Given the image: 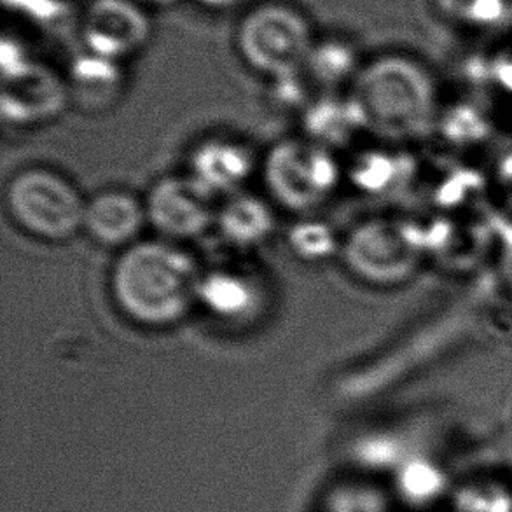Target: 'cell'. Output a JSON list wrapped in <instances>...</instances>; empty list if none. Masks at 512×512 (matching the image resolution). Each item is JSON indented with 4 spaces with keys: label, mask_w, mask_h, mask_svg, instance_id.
Masks as SVG:
<instances>
[{
    "label": "cell",
    "mask_w": 512,
    "mask_h": 512,
    "mask_svg": "<svg viewBox=\"0 0 512 512\" xmlns=\"http://www.w3.org/2000/svg\"><path fill=\"white\" fill-rule=\"evenodd\" d=\"M146 221V205L135 196L109 191L88 201L84 229L107 247H130Z\"/></svg>",
    "instance_id": "9"
},
{
    "label": "cell",
    "mask_w": 512,
    "mask_h": 512,
    "mask_svg": "<svg viewBox=\"0 0 512 512\" xmlns=\"http://www.w3.org/2000/svg\"><path fill=\"white\" fill-rule=\"evenodd\" d=\"M198 301L221 319H240L254 308L256 292L242 275L215 270L201 277Z\"/></svg>",
    "instance_id": "13"
},
{
    "label": "cell",
    "mask_w": 512,
    "mask_h": 512,
    "mask_svg": "<svg viewBox=\"0 0 512 512\" xmlns=\"http://www.w3.org/2000/svg\"><path fill=\"white\" fill-rule=\"evenodd\" d=\"M76 93L83 102L100 105L109 102L112 91L118 88V74L111 65L100 62H83L74 72Z\"/></svg>",
    "instance_id": "15"
},
{
    "label": "cell",
    "mask_w": 512,
    "mask_h": 512,
    "mask_svg": "<svg viewBox=\"0 0 512 512\" xmlns=\"http://www.w3.org/2000/svg\"><path fill=\"white\" fill-rule=\"evenodd\" d=\"M264 180L280 205L310 210L334 193L340 182V165L333 151L312 140H282L266 156Z\"/></svg>",
    "instance_id": "4"
},
{
    "label": "cell",
    "mask_w": 512,
    "mask_h": 512,
    "mask_svg": "<svg viewBox=\"0 0 512 512\" xmlns=\"http://www.w3.org/2000/svg\"><path fill=\"white\" fill-rule=\"evenodd\" d=\"M287 242L299 259L310 263L326 261L338 250L334 229L319 221L299 222L289 231Z\"/></svg>",
    "instance_id": "14"
},
{
    "label": "cell",
    "mask_w": 512,
    "mask_h": 512,
    "mask_svg": "<svg viewBox=\"0 0 512 512\" xmlns=\"http://www.w3.org/2000/svg\"><path fill=\"white\" fill-rule=\"evenodd\" d=\"M451 16L474 23H492L504 14V0H439Z\"/></svg>",
    "instance_id": "17"
},
{
    "label": "cell",
    "mask_w": 512,
    "mask_h": 512,
    "mask_svg": "<svg viewBox=\"0 0 512 512\" xmlns=\"http://www.w3.org/2000/svg\"><path fill=\"white\" fill-rule=\"evenodd\" d=\"M254 160L247 147L233 140H208L191 156V173L214 194L233 193L249 179Z\"/></svg>",
    "instance_id": "10"
},
{
    "label": "cell",
    "mask_w": 512,
    "mask_h": 512,
    "mask_svg": "<svg viewBox=\"0 0 512 512\" xmlns=\"http://www.w3.org/2000/svg\"><path fill=\"white\" fill-rule=\"evenodd\" d=\"M395 168V161L388 154L366 153L353 163L350 177L360 191L380 194L392 186Z\"/></svg>",
    "instance_id": "16"
},
{
    "label": "cell",
    "mask_w": 512,
    "mask_h": 512,
    "mask_svg": "<svg viewBox=\"0 0 512 512\" xmlns=\"http://www.w3.org/2000/svg\"><path fill=\"white\" fill-rule=\"evenodd\" d=\"M69 100L65 84L48 70L13 63L4 72L2 118L13 125L44 123L62 114Z\"/></svg>",
    "instance_id": "7"
},
{
    "label": "cell",
    "mask_w": 512,
    "mask_h": 512,
    "mask_svg": "<svg viewBox=\"0 0 512 512\" xmlns=\"http://www.w3.org/2000/svg\"><path fill=\"white\" fill-rule=\"evenodd\" d=\"M214 196L193 175L165 177L154 184L144 203L147 221L173 240L196 238L215 224L219 208Z\"/></svg>",
    "instance_id": "5"
},
{
    "label": "cell",
    "mask_w": 512,
    "mask_h": 512,
    "mask_svg": "<svg viewBox=\"0 0 512 512\" xmlns=\"http://www.w3.org/2000/svg\"><path fill=\"white\" fill-rule=\"evenodd\" d=\"M242 51L257 70L282 79L298 72L305 60L306 42L292 23H261L245 32Z\"/></svg>",
    "instance_id": "8"
},
{
    "label": "cell",
    "mask_w": 512,
    "mask_h": 512,
    "mask_svg": "<svg viewBox=\"0 0 512 512\" xmlns=\"http://www.w3.org/2000/svg\"><path fill=\"white\" fill-rule=\"evenodd\" d=\"M457 512H511V502L499 490L474 488L460 495Z\"/></svg>",
    "instance_id": "18"
},
{
    "label": "cell",
    "mask_w": 512,
    "mask_h": 512,
    "mask_svg": "<svg viewBox=\"0 0 512 512\" xmlns=\"http://www.w3.org/2000/svg\"><path fill=\"white\" fill-rule=\"evenodd\" d=\"M215 226L222 238L236 247H254L275 229L270 205L249 193L233 194L217 210Z\"/></svg>",
    "instance_id": "11"
},
{
    "label": "cell",
    "mask_w": 512,
    "mask_h": 512,
    "mask_svg": "<svg viewBox=\"0 0 512 512\" xmlns=\"http://www.w3.org/2000/svg\"><path fill=\"white\" fill-rule=\"evenodd\" d=\"M343 259L353 275L369 284H394L408 273L411 243L397 224L366 222L346 238Z\"/></svg>",
    "instance_id": "6"
},
{
    "label": "cell",
    "mask_w": 512,
    "mask_h": 512,
    "mask_svg": "<svg viewBox=\"0 0 512 512\" xmlns=\"http://www.w3.org/2000/svg\"><path fill=\"white\" fill-rule=\"evenodd\" d=\"M201 277L193 257L167 242H135L112 268L116 305L142 326L165 327L184 319L198 301Z\"/></svg>",
    "instance_id": "1"
},
{
    "label": "cell",
    "mask_w": 512,
    "mask_h": 512,
    "mask_svg": "<svg viewBox=\"0 0 512 512\" xmlns=\"http://www.w3.org/2000/svg\"><path fill=\"white\" fill-rule=\"evenodd\" d=\"M7 208L30 235L46 242H65L84 228L88 201L62 175L30 168L9 182Z\"/></svg>",
    "instance_id": "2"
},
{
    "label": "cell",
    "mask_w": 512,
    "mask_h": 512,
    "mask_svg": "<svg viewBox=\"0 0 512 512\" xmlns=\"http://www.w3.org/2000/svg\"><path fill=\"white\" fill-rule=\"evenodd\" d=\"M303 126L306 139L333 151L352 139L362 128V121L352 100L327 98L308 107L303 116Z\"/></svg>",
    "instance_id": "12"
},
{
    "label": "cell",
    "mask_w": 512,
    "mask_h": 512,
    "mask_svg": "<svg viewBox=\"0 0 512 512\" xmlns=\"http://www.w3.org/2000/svg\"><path fill=\"white\" fill-rule=\"evenodd\" d=\"M350 100L364 130L383 137H404L415 132L422 119V76L401 60L376 62L359 77Z\"/></svg>",
    "instance_id": "3"
}]
</instances>
